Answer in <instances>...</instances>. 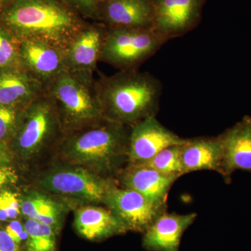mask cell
I'll list each match as a JSON object with an SVG mask.
<instances>
[{"label": "cell", "mask_w": 251, "mask_h": 251, "mask_svg": "<svg viewBox=\"0 0 251 251\" xmlns=\"http://www.w3.org/2000/svg\"><path fill=\"white\" fill-rule=\"evenodd\" d=\"M45 92V85L22 66L0 68L1 105L24 108Z\"/></svg>", "instance_id": "cell-15"}, {"label": "cell", "mask_w": 251, "mask_h": 251, "mask_svg": "<svg viewBox=\"0 0 251 251\" xmlns=\"http://www.w3.org/2000/svg\"><path fill=\"white\" fill-rule=\"evenodd\" d=\"M23 109L0 104V140L6 143L14 138Z\"/></svg>", "instance_id": "cell-23"}, {"label": "cell", "mask_w": 251, "mask_h": 251, "mask_svg": "<svg viewBox=\"0 0 251 251\" xmlns=\"http://www.w3.org/2000/svg\"><path fill=\"white\" fill-rule=\"evenodd\" d=\"M24 227L27 234V251H55V229L29 219L25 223Z\"/></svg>", "instance_id": "cell-20"}, {"label": "cell", "mask_w": 251, "mask_h": 251, "mask_svg": "<svg viewBox=\"0 0 251 251\" xmlns=\"http://www.w3.org/2000/svg\"><path fill=\"white\" fill-rule=\"evenodd\" d=\"M153 20V0H101L97 22L108 28H150Z\"/></svg>", "instance_id": "cell-12"}, {"label": "cell", "mask_w": 251, "mask_h": 251, "mask_svg": "<svg viewBox=\"0 0 251 251\" xmlns=\"http://www.w3.org/2000/svg\"><path fill=\"white\" fill-rule=\"evenodd\" d=\"M181 145L164 149L148 161L130 165L148 167L164 174L181 176L184 175L181 162Z\"/></svg>", "instance_id": "cell-21"}, {"label": "cell", "mask_w": 251, "mask_h": 251, "mask_svg": "<svg viewBox=\"0 0 251 251\" xmlns=\"http://www.w3.org/2000/svg\"><path fill=\"white\" fill-rule=\"evenodd\" d=\"M222 143L221 174L226 182L236 171L251 173V117L240 122L219 135Z\"/></svg>", "instance_id": "cell-13"}, {"label": "cell", "mask_w": 251, "mask_h": 251, "mask_svg": "<svg viewBox=\"0 0 251 251\" xmlns=\"http://www.w3.org/2000/svg\"><path fill=\"white\" fill-rule=\"evenodd\" d=\"M95 87L104 118L128 126L156 116L163 92L161 81L138 69L103 75Z\"/></svg>", "instance_id": "cell-2"}, {"label": "cell", "mask_w": 251, "mask_h": 251, "mask_svg": "<svg viewBox=\"0 0 251 251\" xmlns=\"http://www.w3.org/2000/svg\"><path fill=\"white\" fill-rule=\"evenodd\" d=\"M0 251H19V244L7 232L0 229Z\"/></svg>", "instance_id": "cell-30"}, {"label": "cell", "mask_w": 251, "mask_h": 251, "mask_svg": "<svg viewBox=\"0 0 251 251\" xmlns=\"http://www.w3.org/2000/svg\"><path fill=\"white\" fill-rule=\"evenodd\" d=\"M17 180V175L14 169L7 166H0V193L9 184H14Z\"/></svg>", "instance_id": "cell-29"}, {"label": "cell", "mask_w": 251, "mask_h": 251, "mask_svg": "<svg viewBox=\"0 0 251 251\" xmlns=\"http://www.w3.org/2000/svg\"><path fill=\"white\" fill-rule=\"evenodd\" d=\"M11 0H0V9H2L5 5L7 4Z\"/></svg>", "instance_id": "cell-32"}, {"label": "cell", "mask_w": 251, "mask_h": 251, "mask_svg": "<svg viewBox=\"0 0 251 251\" xmlns=\"http://www.w3.org/2000/svg\"><path fill=\"white\" fill-rule=\"evenodd\" d=\"M21 66L45 87L67 70L66 50L39 41H24L20 45Z\"/></svg>", "instance_id": "cell-11"}, {"label": "cell", "mask_w": 251, "mask_h": 251, "mask_svg": "<svg viewBox=\"0 0 251 251\" xmlns=\"http://www.w3.org/2000/svg\"><path fill=\"white\" fill-rule=\"evenodd\" d=\"M74 226L77 233L90 241L102 240L128 231L110 209L97 206L77 209Z\"/></svg>", "instance_id": "cell-19"}, {"label": "cell", "mask_w": 251, "mask_h": 251, "mask_svg": "<svg viewBox=\"0 0 251 251\" xmlns=\"http://www.w3.org/2000/svg\"><path fill=\"white\" fill-rule=\"evenodd\" d=\"M21 213V202L17 195L4 190L0 193V221L14 220Z\"/></svg>", "instance_id": "cell-24"}, {"label": "cell", "mask_w": 251, "mask_h": 251, "mask_svg": "<svg viewBox=\"0 0 251 251\" xmlns=\"http://www.w3.org/2000/svg\"><path fill=\"white\" fill-rule=\"evenodd\" d=\"M103 202L127 230L145 232L166 211V203L154 202L134 190L112 184Z\"/></svg>", "instance_id": "cell-8"}, {"label": "cell", "mask_w": 251, "mask_h": 251, "mask_svg": "<svg viewBox=\"0 0 251 251\" xmlns=\"http://www.w3.org/2000/svg\"><path fill=\"white\" fill-rule=\"evenodd\" d=\"M93 73L66 70L46 86L62 121L64 133L104 120Z\"/></svg>", "instance_id": "cell-4"}, {"label": "cell", "mask_w": 251, "mask_h": 251, "mask_svg": "<svg viewBox=\"0 0 251 251\" xmlns=\"http://www.w3.org/2000/svg\"><path fill=\"white\" fill-rule=\"evenodd\" d=\"M5 231L18 244L23 241L27 240V234L25 229L24 225L16 220H13L6 226Z\"/></svg>", "instance_id": "cell-28"}, {"label": "cell", "mask_w": 251, "mask_h": 251, "mask_svg": "<svg viewBox=\"0 0 251 251\" xmlns=\"http://www.w3.org/2000/svg\"><path fill=\"white\" fill-rule=\"evenodd\" d=\"M60 215V206L52 200L45 197L34 220L55 229L59 226Z\"/></svg>", "instance_id": "cell-25"}, {"label": "cell", "mask_w": 251, "mask_h": 251, "mask_svg": "<svg viewBox=\"0 0 251 251\" xmlns=\"http://www.w3.org/2000/svg\"><path fill=\"white\" fill-rule=\"evenodd\" d=\"M168 41L153 27H106L99 61L120 71L138 69Z\"/></svg>", "instance_id": "cell-5"}, {"label": "cell", "mask_w": 251, "mask_h": 251, "mask_svg": "<svg viewBox=\"0 0 251 251\" xmlns=\"http://www.w3.org/2000/svg\"><path fill=\"white\" fill-rule=\"evenodd\" d=\"M196 218V213L178 214L165 211L144 232V249L148 251H179L183 235Z\"/></svg>", "instance_id": "cell-14"}, {"label": "cell", "mask_w": 251, "mask_h": 251, "mask_svg": "<svg viewBox=\"0 0 251 251\" xmlns=\"http://www.w3.org/2000/svg\"><path fill=\"white\" fill-rule=\"evenodd\" d=\"M11 161V153L7 145L0 140V166H7Z\"/></svg>", "instance_id": "cell-31"}, {"label": "cell", "mask_w": 251, "mask_h": 251, "mask_svg": "<svg viewBox=\"0 0 251 251\" xmlns=\"http://www.w3.org/2000/svg\"><path fill=\"white\" fill-rule=\"evenodd\" d=\"M69 7L80 15L86 21L97 22L101 0H62Z\"/></svg>", "instance_id": "cell-26"}, {"label": "cell", "mask_w": 251, "mask_h": 251, "mask_svg": "<svg viewBox=\"0 0 251 251\" xmlns=\"http://www.w3.org/2000/svg\"><path fill=\"white\" fill-rule=\"evenodd\" d=\"M222 143L218 137L190 138L181 145V162L184 174L199 171L221 173Z\"/></svg>", "instance_id": "cell-18"}, {"label": "cell", "mask_w": 251, "mask_h": 251, "mask_svg": "<svg viewBox=\"0 0 251 251\" xmlns=\"http://www.w3.org/2000/svg\"><path fill=\"white\" fill-rule=\"evenodd\" d=\"M130 126L104 120L62 137L64 156L75 166L112 174L128 161Z\"/></svg>", "instance_id": "cell-3"}, {"label": "cell", "mask_w": 251, "mask_h": 251, "mask_svg": "<svg viewBox=\"0 0 251 251\" xmlns=\"http://www.w3.org/2000/svg\"><path fill=\"white\" fill-rule=\"evenodd\" d=\"M64 133L58 112L46 91L23 109L11 143L21 156L27 158L40 152Z\"/></svg>", "instance_id": "cell-6"}, {"label": "cell", "mask_w": 251, "mask_h": 251, "mask_svg": "<svg viewBox=\"0 0 251 251\" xmlns=\"http://www.w3.org/2000/svg\"><path fill=\"white\" fill-rule=\"evenodd\" d=\"M187 141L167 128L156 116L144 119L130 126L128 161L137 164L148 161L164 149Z\"/></svg>", "instance_id": "cell-10"}, {"label": "cell", "mask_w": 251, "mask_h": 251, "mask_svg": "<svg viewBox=\"0 0 251 251\" xmlns=\"http://www.w3.org/2000/svg\"><path fill=\"white\" fill-rule=\"evenodd\" d=\"M20 45L11 33L0 27V68L21 66Z\"/></svg>", "instance_id": "cell-22"}, {"label": "cell", "mask_w": 251, "mask_h": 251, "mask_svg": "<svg viewBox=\"0 0 251 251\" xmlns=\"http://www.w3.org/2000/svg\"><path fill=\"white\" fill-rule=\"evenodd\" d=\"M46 196L34 193L25 198L21 203V210L28 219H35L36 214Z\"/></svg>", "instance_id": "cell-27"}, {"label": "cell", "mask_w": 251, "mask_h": 251, "mask_svg": "<svg viewBox=\"0 0 251 251\" xmlns=\"http://www.w3.org/2000/svg\"><path fill=\"white\" fill-rule=\"evenodd\" d=\"M112 183L78 166L55 168L41 177L43 189L87 202H103Z\"/></svg>", "instance_id": "cell-7"}, {"label": "cell", "mask_w": 251, "mask_h": 251, "mask_svg": "<svg viewBox=\"0 0 251 251\" xmlns=\"http://www.w3.org/2000/svg\"><path fill=\"white\" fill-rule=\"evenodd\" d=\"M88 24L62 0H11L0 9V27L20 44L39 41L67 50Z\"/></svg>", "instance_id": "cell-1"}, {"label": "cell", "mask_w": 251, "mask_h": 251, "mask_svg": "<svg viewBox=\"0 0 251 251\" xmlns=\"http://www.w3.org/2000/svg\"><path fill=\"white\" fill-rule=\"evenodd\" d=\"M179 177L148 167L129 164L122 175V184L123 187L134 190L151 201L167 204L168 193Z\"/></svg>", "instance_id": "cell-17"}, {"label": "cell", "mask_w": 251, "mask_h": 251, "mask_svg": "<svg viewBox=\"0 0 251 251\" xmlns=\"http://www.w3.org/2000/svg\"><path fill=\"white\" fill-rule=\"evenodd\" d=\"M105 31L106 27L102 23H89L66 50L68 70L94 73Z\"/></svg>", "instance_id": "cell-16"}, {"label": "cell", "mask_w": 251, "mask_h": 251, "mask_svg": "<svg viewBox=\"0 0 251 251\" xmlns=\"http://www.w3.org/2000/svg\"><path fill=\"white\" fill-rule=\"evenodd\" d=\"M206 0H153V28L169 41L195 29L202 18Z\"/></svg>", "instance_id": "cell-9"}]
</instances>
